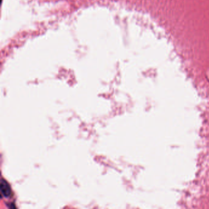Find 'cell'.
Returning <instances> with one entry per match:
<instances>
[{"label":"cell","mask_w":209,"mask_h":209,"mask_svg":"<svg viewBox=\"0 0 209 209\" xmlns=\"http://www.w3.org/2000/svg\"><path fill=\"white\" fill-rule=\"evenodd\" d=\"M0 188H1V194L4 198H9L12 196V189L11 186L6 180L4 179L1 180Z\"/></svg>","instance_id":"6da1fadb"}]
</instances>
